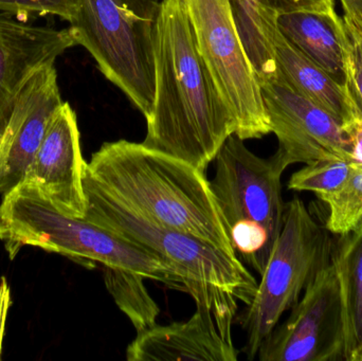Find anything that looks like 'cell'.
<instances>
[{"instance_id":"ba28073f","label":"cell","mask_w":362,"mask_h":361,"mask_svg":"<svg viewBox=\"0 0 362 361\" xmlns=\"http://www.w3.org/2000/svg\"><path fill=\"white\" fill-rule=\"evenodd\" d=\"M196 42L243 140L272 133L257 72L247 55L230 0H187Z\"/></svg>"},{"instance_id":"ffe728a7","label":"cell","mask_w":362,"mask_h":361,"mask_svg":"<svg viewBox=\"0 0 362 361\" xmlns=\"http://www.w3.org/2000/svg\"><path fill=\"white\" fill-rule=\"evenodd\" d=\"M329 207L327 228L334 235L355 230L362 224V163H356L346 184L333 194L321 197Z\"/></svg>"},{"instance_id":"7402d4cb","label":"cell","mask_w":362,"mask_h":361,"mask_svg":"<svg viewBox=\"0 0 362 361\" xmlns=\"http://www.w3.org/2000/svg\"><path fill=\"white\" fill-rule=\"evenodd\" d=\"M348 48L350 91L362 112V0H339Z\"/></svg>"},{"instance_id":"9c48e42d","label":"cell","mask_w":362,"mask_h":361,"mask_svg":"<svg viewBox=\"0 0 362 361\" xmlns=\"http://www.w3.org/2000/svg\"><path fill=\"white\" fill-rule=\"evenodd\" d=\"M259 361H346L344 305L329 264L306 288L291 315L263 341Z\"/></svg>"},{"instance_id":"ac0fdd59","label":"cell","mask_w":362,"mask_h":361,"mask_svg":"<svg viewBox=\"0 0 362 361\" xmlns=\"http://www.w3.org/2000/svg\"><path fill=\"white\" fill-rule=\"evenodd\" d=\"M332 264L337 273L344 305L346 361H362V224L336 235Z\"/></svg>"},{"instance_id":"7a4b0ae2","label":"cell","mask_w":362,"mask_h":361,"mask_svg":"<svg viewBox=\"0 0 362 361\" xmlns=\"http://www.w3.org/2000/svg\"><path fill=\"white\" fill-rule=\"evenodd\" d=\"M84 180L158 226L236 256L210 182L189 163L121 139L93 153Z\"/></svg>"},{"instance_id":"cb8c5ba5","label":"cell","mask_w":362,"mask_h":361,"mask_svg":"<svg viewBox=\"0 0 362 361\" xmlns=\"http://www.w3.org/2000/svg\"><path fill=\"white\" fill-rule=\"evenodd\" d=\"M342 129L350 141L352 160L362 163V114L344 122Z\"/></svg>"},{"instance_id":"3957f363","label":"cell","mask_w":362,"mask_h":361,"mask_svg":"<svg viewBox=\"0 0 362 361\" xmlns=\"http://www.w3.org/2000/svg\"><path fill=\"white\" fill-rule=\"evenodd\" d=\"M83 186L84 218L168 263L180 276L196 309L233 324L238 302L250 304L257 282L236 256L193 235L158 226L86 180Z\"/></svg>"},{"instance_id":"d6986e66","label":"cell","mask_w":362,"mask_h":361,"mask_svg":"<svg viewBox=\"0 0 362 361\" xmlns=\"http://www.w3.org/2000/svg\"><path fill=\"white\" fill-rule=\"evenodd\" d=\"M106 288L117 307L131 320L136 332L156 324L160 309L144 285L146 278L127 269L102 266Z\"/></svg>"},{"instance_id":"30bf717a","label":"cell","mask_w":362,"mask_h":361,"mask_svg":"<svg viewBox=\"0 0 362 361\" xmlns=\"http://www.w3.org/2000/svg\"><path fill=\"white\" fill-rule=\"evenodd\" d=\"M259 85L270 131L278 138L274 155L286 169L320 159L353 161L341 121L296 91L279 72Z\"/></svg>"},{"instance_id":"603a6c76","label":"cell","mask_w":362,"mask_h":361,"mask_svg":"<svg viewBox=\"0 0 362 361\" xmlns=\"http://www.w3.org/2000/svg\"><path fill=\"white\" fill-rule=\"evenodd\" d=\"M0 12L23 23L50 15L70 23L76 16V0H0Z\"/></svg>"},{"instance_id":"d4e9b609","label":"cell","mask_w":362,"mask_h":361,"mask_svg":"<svg viewBox=\"0 0 362 361\" xmlns=\"http://www.w3.org/2000/svg\"><path fill=\"white\" fill-rule=\"evenodd\" d=\"M11 304H12V299H11L10 285L6 278L2 277L0 280V360H1L2 343H4L6 320H8Z\"/></svg>"},{"instance_id":"8fae6325","label":"cell","mask_w":362,"mask_h":361,"mask_svg":"<svg viewBox=\"0 0 362 361\" xmlns=\"http://www.w3.org/2000/svg\"><path fill=\"white\" fill-rule=\"evenodd\" d=\"M86 161L81 148L78 118L68 102L55 110L23 182L34 184L61 213L84 218Z\"/></svg>"},{"instance_id":"277c9868","label":"cell","mask_w":362,"mask_h":361,"mask_svg":"<svg viewBox=\"0 0 362 361\" xmlns=\"http://www.w3.org/2000/svg\"><path fill=\"white\" fill-rule=\"evenodd\" d=\"M0 241L10 260L31 246L67 256L83 266L127 269L185 292L180 276L165 261L86 218L61 213L40 189L27 182L2 196Z\"/></svg>"},{"instance_id":"7c38bea8","label":"cell","mask_w":362,"mask_h":361,"mask_svg":"<svg viewBox=\"0 0 362 361\" xmlns=\"http://www.w3.org/2000/svg\"><path fill=\"white\" fill-rule=\"evenodd\" d=\"M63 102L55 65L38 71L23 87L0 136V194L23 182L53 114Z\"/></svg>"},{"instance_id":"5b68a950","label":"cell","mask_w":362,"mask_h":361,"mask_svg":"<svg viewBox=\"0 0 362 361\" xmlns=\"http://www.w3.org/2000/svg\"><path fill=\"white\" fill-rule=\"evenodd\" d=\"M244 141L236 134L226 140L210 186L236 258L262 276L284 224L286 167L276 155L257 156Z\"/></svg>"},{"instance_id":"6da1fadb","label":"cell","mask_w":362,"mask_h":361,"mask_svg":"<svg viewBox=\"0 0 362 361\" xmlns=\"http://www.w3.org/2000/svg\"><path fill=\"white\" fill-rule=\"evenodd\" d=\"M154 57V104L142 144L206 172L236 123L200 54L187 0H163Z\"/></svg>"},{"instance_id":"44dd1931","label":"cell","mask_w":362,"mask_h":361,"mask_svg":"<svg viewBox=\"0 0 362 361\" xmlns=\"http://www.w3.org/2000/svg\"><path fill=\"white\" fill-rule=\"evenodd\" d=\"M356 162L341 158L320 159L291 175L289 190L315 193L319 199L337 192L354 171Z\"/></svg>"},{"instance_id":"2e32d148","label":"cell","mask_w":362,"mask_h":361,"mask_svg":"<svg viewBox=\"0 0 362 361\" xmlns=\"http://www.w3.org/2000/svg\"><path fill=\"white\" fill-rule=\"evenodd\" d=\"M276 25L281 33L296 48L350 90L344 23L336 10L282 13L276 18Z\"/></svg>"},{"instance_id":"e0dca14e","label":"cell","mask_w":362,"mask_h":361,"mask_svg":"<svg viewBox=\"0 0 362 361\" xmlns=\"http://www.w3.org/2000/svg\"><path fill=\"white\" fill-rule=\"evenodd\" d=\"M274 44L279 73L296 91L331 112L342 124L362 114L350 90L296 48L279 28Z\"/></svg>"},{"instance_id":"5bb4252c","label":"cell","mask_w":362,"mask_h":361,"mask_svg":"<svg viewBox=\"0 0 362 361\" xmlns=\"http://www.w3.org/2000/svg\"><path fill=\"white\" fill-rule=\"evenodd\" d=\"M232 326L214 314L196 309L187 321L155 324L137 333L127 349L129 361H236Z\"/></svg>"},{"instance_id":"52a82bcc","label":"cell","mask_w":362,"mask_h":361,"mask_svg":"<svg viewBox=\"0 0 362 361\" xmlns=\"http://www.w3.org/2000/svg\"><path fill=\"white\" fill-rule=\"evenodd\" d=\"M295 197L285 205L284 224L272 249L255 298L238 318L246 333L247 360L257 357L263 341L293 309L306 288L332 263L333 239Z\"/></svg>"},{"instance_id":"9a60e30c","label":"cell","mask_w":362,"mask_h":361,"mask_svg":"<svg viewBox=\"0 0 362 361\" xmlns=\"http://www.w3.org/2000/svg\"><path fill=\"white\" fill-rule=\"evenodd\" d=\"M230 4L259 84L279 72L274 44L279 15L293 11L335 10V0H230Z\"/></svg>"},{"instance_id":"8992f818","label":"cell","mask_w":362,"mask_h":361,"mask_svg":"<svg viewBox=\"0 0 362 361\" xmlns=\"http://www.w3.org/2000/svg\"><path fill=\"white\" fill-rule=\"evenodd\" d=\"M163 0H76L70 30L100 71L148 119L155 97L154 46Z\"/></svg>"},{"instance_id":"4fadbf2b","label":"cell","mask_w":362,"mask_h":361,"mask_svg":"<svg viewBox=\"0 0 362 361\" xmlns=\"http://www.w3.org/2000/svg\"><path fill=\"white\" fill-rule=\"evenodd\" d=\"M74 46L70 28L34 25L0 12V136L23 87Z\"/></svg>"}]
</instances>
